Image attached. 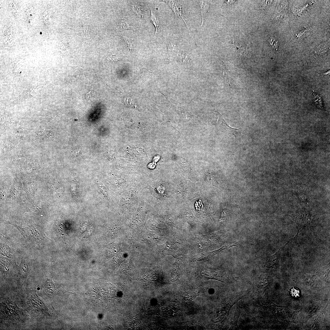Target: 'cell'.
<instances>
[{
  "mask_svg": "<svg viewBox=\"0 0 330 330\" xmlns=\"http://www.w3.org/2000/svg\"><path fill=\"white\" fill-rule=\"evenodd\" d=\"M290 216L293 218L296 222L297 228V234L292 239L293 240L297 239L299 236L302 230L308 225L309 221L308 220L306 217H303L302 216H300V214L297 215L296 214V215H292Z\"/></svg>",
  "mask_w": 330,
  "mask_h": 330,
  "instance_id": "1",
  "label": "cell"
},
{
  "mask_svg": "<svg viewBox=\"0 0 330 330\" xmlns=\"http://www.w3.org/2000/svg\"><path fill=\"white\" fill-rule=\"evenodd\" d=\"M166 3L171 9L174 12L176 17H181L182 19L185 21V20L183 19L182 16V8L181 5L179 3L178 1H164Z\"/></svg>",
  "mask_w": 330,
  "mask_h": 330,
  "instance_id": "2",
  "label": "cell"
},
{
  "mask_svg": "<svg viewBox=\"0 0 330 330\" xmlns=\"http://www.w3.org/2000/svg\"><path fill=\"white\" fill-rule=\"evenodd\" d=\"M117 29L119 32L127 30L135 31V28L128 23L126 20L124 19H121L119 21L117 24Z\"/></svg>",
  "mask_w": 330,
  "mask_h": 330,
  "instance_id": "3",
  "label": "cell"
},
{
  "mask_svg": "<svg viewBox=\"0 0 330 330\" xmlns=\"http://www.w3.org/2000/svg\"><path fill=\"white\" fill-rule=\"evenodd\" d=\"M199 5L201 9V14L203 17V23L202 26L204 22V19L205 16H206L209 11V4L204 1H200Z\"/></svg>",
  "mask_w": 330,
  "mask_h": 330,
  "instance_id": "4",
  "label": "cell"
},
{
  "mask_svg": "<svg viewBox=\"0 0 330 330\" xmlns=\"http://www.w3.org/2000/svg\"><path fill=\"white\" fill-rule=\"evenodd\" d=\"M168 49V54L171 56L174 54H176L178 52V46L173 41L170 40L167 44Z\"/></svg>",
  "mask_w": 330,
  "mask_h": 330,
  "instance_id": "5",
  "label": "cell"
},
{
  "mask_svg": "<svg viewBox=\"0 0 330 330\" xmlns=\"http://www.w3.org/2000/svg\"><path fill=\"white\" fill-rule=\"evenodd\" d=\"M132 9L139 17L143 19V10L142 6L134 2H131Z\"/></svg>",
  "mask_w": 330,
  "mask_h": 330,
  "instance_id": "6",
  "label": "cell"
},
{
  "mask_svg": "<svg viewBox=\"0 0 330 330\" xmlns=\"http://www.w3.org/2000/svg\"><path fill=\"white\" fill-rule=\"evenodd\" d=\"M151 16L150 20L152 23L155 25L156 28L155 34L157 32V29L159 26V21L155 12L152 9L151 7Z\"/></svg>",
  "mask_w": 330,
  "mask_h": 330,
  "instance_id": "7",
  "label": "cell"
},
{
  "mask_svg": "<svg viewBox=\"0 0 330 330\" xmlns=\"http://www.w3.org/2000/svg\"><path fill=\"white\" fill-rule=\"evenodd\" d=\"M313 93L314 96V101L316 106L319 109H324L323 101L322 97L315 92H313Z\"/></svg>",
  "mask_w": 330,
  "mask_h": 330,
  "instance_id": "8",
  "label": "cell"
},
{
  "mask_svg": "<svg viewBox=\"0 0 330 330\" xmlns=\"http://www.w3.org/2000/svg\"><path fill=\"white\" fill-rule=\"evenodd\" d=\"M123 39L127 44L128 48L130 50H134L135 48V41L134 39L122 37Z\"/></svg>",
  "mask_w": 330,
  "mask_h": 330,
  "instance_id": "9",
  "label": "cell"
},
{
  "mask_svg": "<svg viewBox=\"0 0 330 330\" xmlns=\"http://www.w3.org/2000/svg\"><path fill=\"white\" fill-rule=\"evenodd\" d=\"M234 246L238 247V246L236 245V243L233 244V245L224 246L222 247L221 248H220V249L218 250L212 251L209 252H208V254L210 256H214L216 254H218V253H219L222 250L228 249L231 247Z\"/></svg>",
  "mask_w": 330,
  "mask_h": 330,
  "instance_id": "10",
  "label": "cell"
},
{
  "mask_svg": "<svg viewBox=\"0 0 330 330\" xmlns=\"http://www.w3.org/2000/svg\"><path fill=\"white\" fill-rule=\"evenodd\" d=\"M178 59L179 61L183 62H188L191 60L188 55L182 51L178 54Z\"/></svg>",
  "mask_w": 330,
  "mask_h": 330,
  "instance_id": "11",
  "label": "cell"
},
{
  "mask_svg": "<svg viewBox=\"0 0 330 330\" xmlns=\"http://www.w3.org/2000/svg\"><path fill=\"white\" fill-rule=\"evenodd\" d=\"M87 100L88 101L92 102L96 100V96L95 92L90 91L87 93L86 95Z\"/></svg>",
  "mask_w": 330,
  "mask_h": 330,
  "instance_id": "12",
  "label": "cell"
},
{
  "mask_svg": "<svg viewBox=\"0 0 330 330\" xmlns=\"http://www.w3.org/2000/svg\"><path fill=\"white\" fill-rule=\"evenodd\" d=\"M92 229V227H90L88 225L86 226L85 225H83L81 228V230L82 231L83 233L86 235H89L90 234L91 231Z\"/></svg>",
  "mask_w": 330,
  "mask_h": 330,
  "instance_id": "13",
  "label": "cell"
},
{
  "mask_svg": "<svg viewBox=\"0 0 330 330\" xmlns=\"http://www.w3.org/2000/svg\"><path fill=\"white\" fill-rule=\"evenodd\" d=\"M124 101L127 107L132 108L135 106V102L130 98H125L124 100Z\"/></svg>",
  "mask_w": 330,
  "mask_h": 330,
  "instance_id": "14",
  "label": "cell"
},
{
  "mask_svg": "<svg viewBox=\"0 0 330 330\" xmlns=\"http://www.w3.org/2000/svg\"><path fill=\"white\" fill-rule=\"evenodd\" d=\"M268 41L273 48L276 49H277L278 46V41L276 40L275 39L272 38L270 39Z\"/></svg>",
  "mask_w": 330,
  "mask_h": 330,
  "instance_id": "15",
  "label": "cell"
},
{
  "mask_svg": "<svg viewBox=\"0 0 330 330\" xmlns=\"http://www.w3.org/2000/svg\"><path fill=\"white\" fill-rule=\"evenodd\" d=\"M49 282V283L50 285V286L49 284L48 283V282H47L46 283V288L48 290L50 291H53L54 290L53 289H54V285H53V284L52 283V282H51L50 281Z\"/></svg>",
  "mask_w": 330,
  "mask_h": 330,
  "instance_id": "16",
  "label": "cell"
},
{
  "mask_svg": "<svg viewBox=\"0 0 330 330\" xmlns=\"http://www.w3.org/2000/svg\"><path fill=\"white\" fill-rule=\"evenodd\" d=\"M108 59L112 61L117 62L119 60V59L115 55H113L108 57Z\"/></svg>",
  "mask_w": 330,
  "mask_h": 330,
  "instance_id": "17",
  "label": "cell"
}]
</instances>
